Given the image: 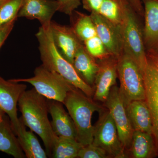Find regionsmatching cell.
Here are the masks:
<instances>
[{"instance_id": "6da1fadb", "label": "cell", "mask_w": 158, "mask_h": 158, "mask_svg": "<svg viewBox=\"0 0 158 158\" xmlns=\"http://www.w3.org/2000/svg\"><path fill=\"white\" fill-rule=\"evenodd\" d=\"M34 88L26 90L18 102L22 119L24 124L42 139L48 156L58 136L54 133L48 117V102Z\"/></svg>"}, {"instance_id": "7a4b0ae2", "label": "cell", "mask_w": 158, "mask_h": 158, "mask_svg": "<svg viewBox=\"0 0 158 158\" xmlns=\"http://www.w3.org/2000/svg\"><path fill=\"white\" fill-rule=\"evenodd\" d=\"M50 24L41 26L36 34L42 65L51 71L62 76L69 83L92 98L94 88L87 84L79 75L74 67L62 56L54 44Z\"/></svg>"}, {"instance_id": "3957f363", "label": "cell", "mask_w": 158, "mask_h": 158, "mask_svg": "<svg viewBox=\"0 0 158 158\" xmlns=\"http://www.w3.org/2000/svg\"><path fill=\"white\" fill-rule=\"evenodd\" d=\"M138 16L129 0H125L122 19L118 27L123 53L136 62L143 73L148 59L143 29Z\"/></svg>"}, {"instance_id": "277c9868", "label": "cell", "mask_w": 158, "mask_h": 158, "mask_svg": "<svg viewBox=\"0 0 158 158\" xmlns=\"http://www.w3.org/2000/svg\"><path fill=\"white\" fill-rule=\"evenodd\" d=\"M63 104L73 120L77 141L83 146L91 144L94 130L92 116L94 112H99L103 108L77 88L68 92Z\"/></svg>"}, {"instance_id": "5b68a950", "label": "cell", "mask_w": 158, "mask_h": 158, "mask_svg": "<svg viewBox=\"0 0 158 158\" xmlns=\"http://www.w3.org/2000/svg\"><path fill=\"white\" fill-rule=\"evenodd\" d=\"M119 92L125 106L135 100H145V86L143 73L136 62L123 53L118 58Z\"/></svg>"}, {"instance_id": "8992f818", "label": "cell", "mask_w": 158, "mask_h": 158, "mask_svg": "<svg viewBox=\"0 0 158 158\" xmlns=\"http://www.w3.org/2000/svg\"><path fill=\"white\" fill-rule=\"evenodd\" d=\"M18 83H27L34 87L39 94L51 100L62 104L67 94L76 88L62 76L45 68L42 65L35 69L34 77L29 78L11 79Z\"/></svg>"}, {"instance_id": "52a82bcc", "label": "cell", "mask_w": 158, "mask_h": 158, "mask_svg": "<svg viewBox=\"0 0 158 158\" xmlns=\"http://www.w3.org/2000/svg\"><path fill=\"white\" fill-rule=\"evenodd\" d=\"M94 130L92 143L106 151L110 158L127 157L126 152L118 137L117 127L110 112L103 108Z\"/></svg>"}, {"instance_id": "ba28073f", "label": "cell", "mask_w": 158, "mask_h": 158, "mask_svg": "<svg viewBox=\"0 0 158 158\" xmlns=\"http://www.w3.org/2000/svg\"><path fill=\"white\" fill-rule=\"evenodd\" d=\"M27 85L6 81L0 76V110L9 116L10 123L16 136L21 131L24 123L19 118L17 105L21 95L27 89Z\"/></svg>"}, {"instance_id": "9c48e42d", "label": "cell", "mask_w": 158, "mask_h": 158, "mask_svg": "<svg viewBox=\"0 0 158 158\" xmlns=\"http://www.w3.org/2000/svg\"><path fill=\"white\" fill-rule=\"evenodd\" d=\"M104 104L113 117L119 139L126 152L129 149L134 130L129 119L124 102L120 96L119 88L116 85L111 88Z\"/></svg>"}, {"instance_id": "30bf717a", "label": "cell", "mask_w": 158, "mask_h": 158, "mask_svg": "<svg viewBox=\"0 0 158 158\" xmlns=\"http://www.w3.org/2000/svg\"><path fill=\"white\" fill-rule=\"evenodd\" d=\"M97 60L98 69L95 77L94 100L104 103L107 99L111 88L116 85L118 78V58L110 55Z\"/></svg>"}, {"instance_id": "8fae6325", "label": "cell", "mask_w": 158, "mask_h": 158, "mask_svg": "<svg viewBox=\"0 0 158 158\" xmlns=\"http://www.w3.org/2000/svg\"><path fill=\"white\" fill-rule=\"evenodd\" d=\"M147 65L143 72L146 100L152 119V136L156 152L158 155V67L148 59Z\"/></svg>"}, {"instance_id": "7c38bea8", "label": "cell", "mask_w": 158, "mask_h": 158, "mask_svg": "<svg viewBox=\"0 0 158 158\" xmlns=\"http://www.w3.org/2000/svg\"><path fill=\"white\" fill-rule=\"evenodd\" d=\"M50 27L57 50L68 62L73 64L75 54L83 43L77 37L71 27L62 25L52 21Z\"/></svg>"}, {"instance_id": "4fadbf2b", "label": "cell", "mask_w": 158, "mask_h": 158, "mask_svg": "<svg viewBox=\"0 0 158 158\" xmlns=\"http://www.w3.org/2000/svg\"><path fill=\"white\" fill-rule=\"evenodd\" d=\"M91 19L98 36L108 52L118 58L123 54L118 26L115 25L99 13H91Z\"/></svg>"}, {"instance_id": "5bb4252c", "label": "cell", "mask_w": 158, "mask_h": 158, "mask_svg": "<svg viewBox=\"0 0 158 158\" xmlns=\"http://www.w3.org/2000/svg\"><path fill=\"white\" fill-rule=\"evenodd\" d=\"M58 8L57 0H23L18 17L37 19L41 26H47L50 24Z\"/></svg>"}, {"instance_id": "9a60e30c", "label": "cell", "mask_w": 158, "mask_h": 158, "mask_svg": "<svg viewBox=\"0 0 158 158\" xmlns=\"http://www.w3.org/2000/svg\"><path fill=\"white\" fill-rule=\"evenodd\" d=\"M48 111L52 117V128L58 137H65L77 140V131L73 120L62 106L56 101L49 100Z\"/></svg>"}, {"instance_id": "2e32d148", "label": "cell", "mask_w": 158, "mask_h": 158, "mask_svg": "<svg viewBox=\"0 0 158 158\" xmlns=\"http://www.w3.org/2000/svg\"><path fill=\"white\" fill-rule=\"evenodd\" d=\"M144 8L143 37L146 52L158 47V0H141Z\"/></svg>"}, {"instance_id": "e0dca14e", "label": "cell", "mask_w": 158, "mask_h": 158, "mask_svg": "<svg viewBox=\"0 0 158 158\" xmlns=\"http://www.w3.org/2000/svg\"><path fill=\"white\" fill-rule=\"evenodd\" d=\"M126 109L134 131L152 135V119L146 100L133 101L126 106Z\"/></svg>"}, {"instance_id": "ac0fdd59", "label": "cell", "mask_w": 158, "mask_h": 158, "mask_svg": "<svg viewBox=\"0 0 158 158\" xmlns=\"http://www.w3.org/2000/svg\"><path fill=\"white\" fill-rule=\"evenodd\" d=\"M73 65L81 78L94 88L98 64L97 59L88 52L84 44L77 51Z\"/></svg>"}, {"instance_id": "d6986e66", "label": "cell", "mask_w": 158, "mask_h": 158, "mask_svg": "<svg viewBox=\"0 0 158 158\" xmlns=\"http://www.w3.org/2000/svg\"><path fill=\"white\" fill-rule=\"evenodd\" d=\"M128 151L132 158L152 157L156 152L152 135L141 131H134Z\"/></svg>"}, {"instance_id": "ffe728a7", "label": "cell", "mask_w": 158, "mask_h": 158, "mask_svg": "<svg viewBox=\"0 0 158 158\" xmlns=\"http://www.w3.org/2000/svg\"><path fill=\"white\" fill-rule=\"evenodd\" d=\"M0 151L15 158L25 157L10 122L6 117L0 124Z\"/></svg>"}, {"instance_id": "44dd1931", "label": "cell", "mask_w": 158, "mask_h": 158, "mask_svg": "<svg viewBox=\"0 0 158 158\" xmlns=\"http://www.w3.org/2000/svg\"><path fill=\"white\" fill-rule=\"evenodd\" d=\"M69 16L71 23L70 27L82 42L97 35L90 15H88L75 10Z\"/></svg>"}, {"instance_id": "7402d4cb", "label": "cell", "mask_w": 158, "mask_h": 158, "mask_svg": "<svg viewBox=\"0 0 158 158\" xmlns=\"http://www.w3.org/2000/svg\"><path fill=\"white\" fill-rule=\"evenodd\" d=\"M24 124L21 132L17 136L21 148L26 157L47 158L48 156L36 136L32 131H27Z\"/></svg>"}, {"instance_id": "603a6c76", "label": "cell", "mask_w": 158, "mask_h": 158, "mask_svg": "<svg viewBox=\"0 0 158 158\" xmlns=\"http://www.w3.org/2000/svg\"><path fill=\"white\" fill-rule=\"evenodd\" d=\"M82 146L76 139L58 136L51 156L54 158H77L79 151Z\"/></svg>"}, {"instance_id": "cb8c5ba5", "label": "cell", "mask_w": 158, "mask_h": 158, "mask_svg": "<svg viewBox=\"0 0 158 158\" xmlns=\"http://www.w3.org/2000/svg\"><path fill=\"white\" fill-rule=\"evenodd\" d=\"M125 0H104L99 14L116 26L122 19Z\"/></svg>"}, {"instance_id": "d4e9b609", "label": "cell", "mask_w": 158, "mask_h": 158, "mask_svg": "<svg viewBox=\"0 0 158 158\" xmlns=\"http://www.w3.org/2000/svg\"><path fill=\"white\" fill-rule=\"evenodd\" d=\"M23 0H7L0 5V26L17 19Z\"/></svg>"}, {"instance_id": "484cf974", "label": "cell", "mask_w": 158, "mask_h": 158, "mask_svg": "<svg viewBox=\"0 0 158 158\" xmlns=\"http://www.w3.org/2000/svg\"><path fill=\"white\" fill-rule=\"evenodd\" d=\"M88 52L97 60L104 59L110 56L98 36L90 38L83 42Z\"/></svg>"}, {"instance_id": "4316f807", "label": "cell", "mask_w": 158, "mask_h": 158, "mask_svg": "<svg viewBox=\"0 0 158 158\" xmlns=\"http://www.w3.org/2000/svg\"><path fill=\"white\" fill-rule=\"evenodd\" d=\"M77 158H109L110 157L103 149L91 143L82 146L79 151Z\"/></svg>"}, {"instance_id": "83f0119b", "label": "cell", "mask_w": 158, "mask_h": 158, "mask_svg": "<svg viewBox=\"0 0 158 158\" xmlns=\"http://www.w3.org/2000/svg\"><path fill=\"white\" fill-rule=\"evenodd\" d=\"M58 11L70 16L81 6V0H57Z\"/></svg>"}, {"instance_id": "f1b7e54d", "label": "cell", "mask_w": 158, "mask_h": 158, "mask_svg": "<svg viewBox=\"0 0 158 158\" xmlns=\"http://www.w3.org/2000/svg\"><path fill=\"white\" fill-rule=\"evenodd\" d=\"M104 0H81L83 8L91 13H98Z\"/></svg>"}, {"instance_id": "f546056e", "label": "cell", "mask_w": 158, "mask_h": 158, "mask_svg": "<svg viewBox=\"0 0 158 158\" xmlns=\"http://www.w3.org/2000/svg\"><path fill=\"white\" fill-rule=\"evenodd\" d=\"M16 20L11 21L10 22L0 26V48L13 30Z\"/></svg>"}, {"instance_id": "4dcf8cb0", "label": "cell", "mask_w": 158, "mask_h": 158, "mask_svg": "<svg viewBox=\"0 0 158 158\" xmlns=\"http://www.w3.org/2000/svg\"><path fill=\"white\" fill-rule=\"evenodd\" d=\"M133 8L138 15L141 17L144 16V8L141 0H129Z\"/></svg>"}, {"instance_id": "1f68e13d", "label": "cell", "mask_w": 158, "mask_h": 158, "mask_svg": "<svg viewBox=\"0 0 158 158\" xmlns=\"http://www.w3.org/2000/svg\"><path fill=\"white\" fill-rule=\"evenodd\" d=\"M147 58L152 60L153 62H155L156 65H157L158 67V56L155 55H150L147 54Z\"/></svg>"}, {"instance_id": "d6a6232c", "label": "cell", "mask_w": 158, "mask_h": 158, "mask_svg": "<svg viewBox=\"0 0 158 158\" xmlns=\"http://www.w3.org/2000/svg\"><path fill=\"white\" fill-rule=\"evenodd\" d=\"M146 54H150V55H158V47L154 49H153L152 50L148 51L146 52Z\"/></svg>"}, {"instance_id": "836d02e7", "label": "cell", "mask_w": 158, "mask_h": 158, "mask_svg": "<svg viewBox=\"0 0 158 158\" xmlns=\"http://www.w3.org/2000/svg\"><path fill=\"white\" fill-rule=\"evenodd\" d=\"M5 114H6V113H4L2 110H0V124L2 122L5 118Z\"/></svg>"}, {"instance_id": "e575fe53", "label": "cell", "mask_w": 158, "mask_h": 158, "mask_svg": "<svg viewBox=\"0 0 158 158\" xmlns=\"http://www.w3.org/2000/svg\"><path fill=\"white\" fill-rule=\"evenodd\" d=\"M6 1H7V0H0V5L4 3V2H6Z\"/></svg>"}, {"instance_id": "d590c367", "label": "cell", "mask_w": 158, "mask_h": 158, "mask_svg": "<svg viewBox=\"0 0 158 158\" xmlns=\"http://www.w3.org/2000/svg\"></svg>"}]
</instances>
